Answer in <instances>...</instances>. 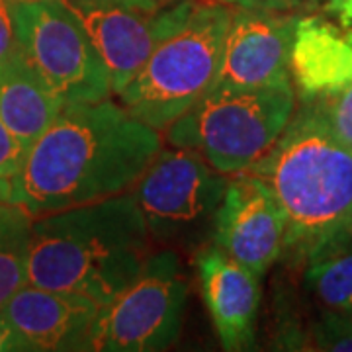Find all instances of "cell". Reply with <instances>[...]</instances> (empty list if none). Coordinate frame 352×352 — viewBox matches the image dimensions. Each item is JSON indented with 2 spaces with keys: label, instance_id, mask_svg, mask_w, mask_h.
<instances>
[{
  "label": "cell",
  "instance_id": "cell-5",
  "mask_svg": "<svg viewBox=\"0 0 352 352\" xmlns=\"http://www.w3.org/2000/svg\"><path fill=\"white\" fill-rule=\"evenodd\" d=\"M294 108L289 80L261 88H217L166 127V139L173 147L198 151L223 175H239L272 149Z\"/></svg>",
  "mask_w": 352,
  "mask_h": 352
},
{
  "label": "cell",
  "instance_id": "cell-4",
  "mask_svg": "<svg viewBox=\"0 0 352 352\" xmlns=\"http://www.w3.org/2000/svg\"><path fill=\"white\" fill-rule=\"evenodd\" d=\"M233 12L221 0H196L120 92L122 106L159 131L188 112L214 85Z\"/></svg>",
  "mask_w": 352,
  "mask_h": 352
},
{
  "label": "cell",
  "instance_id": "cell-9",
  "mask_svg": "<svg viewBox=\"0 0 352 352\" xmlns=\"http://www.w3.org/2000/svg\"><path fill=\"white\" fill-rule=\"evenodd\" d=\"M100 53L113 94L186 20L196 0H65Z\"/></svg>",
  "mask_w": 352,
  "mask_h": 352
},
{
  "label": "cell",
  "instance_id": "cell-26",
  "mask_svg": "<svg viewBox=\"0 0 352 352\" xmlns=\"http://www.w3.org/2000/svg\"><path fill=\"white\" fill-rule=\"evenodd\" d=\"M346 34H349V38L352 39V30H349V32H346Z\"/></svg>",
  "mask_w": 352,
  "mask_h": 352
},
{
  "label": "cell",
  "instance_id": "cell-16",
  "mask_svg": "<svg viewBox=\"0 0 352 352\" xmlns=\"http://www.w3.org/2000/svg\"><path fill=\"white\" fill-rule=\"evenodd\" d=\"M305 284L321 311L352 317V229L303 264Z\"/></svg>",
  "mask_w": 352,
  "mask_h": 352
},
{
  "label": "cell",
  "instance_id": "cell-11",
  "mask_svg": "<svg viewBox=\"0 0 352 352\" xmlns=\"http://www.w3.org/2000/svg\"><path fill=\"white\" fill-rule=\"evenodd\" d=\"M296 18L280 8L235 6L219 71L210 90L261 88L289 80Z\"/></svg>",
  "mask_w": 352,
  "mask_h": 352
},
{
  "label": "cell",
  "instance_id": "cell-18",
  "mask_svg": "<svg viewBox=\"0 0 352 352\" xmlns=\"http://www.w3.org/2000/svg\"><path fill=\"white\" fill-rule=\"evenodd\" d=\"M302 351L352 352V317L321 311L303 335Z\"/></svg>",
  "mask_w": 352,
  "mask_h": 352
},
{
  "label": "cell",
  "instance_id": "cell-14",
  "mask_svg": "<svg viewBox=\"0 0 352 352\" xmlns=\"http://www.w3.org/2000/svg\"><path fill=\"white\" fill-rule=\"evenodd\" d=\"M289 76L303 100H317L352 82V39L319 16L296 22L289 51Z\"/></svg>",
  "mask_w": 352,
  "mask_h": 352
},
{
  "label": "cell",
  "instance_id": "cell-22",
  "mask_svg": "<svg viewBox=\"0 0 352 352\" xmlns=\"http://www.w3.org/2000/svg\"><path fill=\"white\" fill-rule=\"evenodd\" d=\"M325 12L333 16L346 32L352 30V0H327Z\"/></svg>",
  "mask_w": 352,
  "mask_h": 352
},
{
  "label": "cell",
  "instance_id": "cell-7",
  "mask_svg": "<svg viewBox=\"0 0 352 352\" xmlns=\"http://www.w3.org/2000/svg\"><path fill=\"white\" fill-rule=\"evenodd\" d=\"M18 47L63 104L110 98L100 53L65 0H12Z\"/></svg>",
  "mask_w": 352,
  "mask_h": 352
},
{
  "label": "cell",
  "instance_id": "cell-15",
  "mask_svg": "<svg viewBox=\"0 0 352 352\" xmlns=\"http://www.w3.org/2000/svg\"><path fill=\"white\" fill-rule=\"evenodd\" d=\"M61 108L63 100L20 47L0 63V116L24 151L51 126Z\"/></svg>",
  "mask_w": 352,
  "mask_h": 352
},
{
  "label": "cell",
  "instance_id": "cell-24",
  "mask_svg": "<svg viewBox=\"0 0 352 352\" xmlns=\"http://www.w3.org/2000/svg\"><path fill=\"white\" fill-rule=\"evenodd\" d=\"M231 6H243V8H284L292 0H221Z\"/></svg>",
  "mask_w": 352,
  "mask_h": 352
},
{
  "label": "cell",
  "instance_id": "cell-20",
  "mask_svg": "<svg viewBox=\"0 0 352 352\" xmlns=\"http://www.w3.org/2000/svg\"><path fill=\"white\" fill-rule=\"evenodd\" d=\"M24 147L14 138L0 116V178H12L24 159Z\"/></svg>",
  "mask_w": 352,
  "mask_h": 352
},
{
  "label": "cell",
  "instance_id": "cell-6",
  "mask_svg": "<svg viewBox=\"0 0 352 352\" xmlns=\"http://www.w3.org/2000/svg\"><path fill=\"white\" fill-rule=\"evenodd\" d=\"M227 184V175L198 151L161 147L131 194L149 235L161 243L194 247L214 235L215 214Z\"/></svg>",
  "mask_w": 352,
  "mask_h": 352
},
{
  "label": "cell",
  "instance_id": "cell-17",
  "mask_svg": "<svg viewBox=\"0 0 352 352\" xmlns=\"http://www.w3.org/2000/svg\"><path fill=\"white\" fill-rule=\"evenodd\" d=\"M34 217L12 200L0 201V311L28 284Z\"/></svg>",
  "mask_w": 352,
  "mask_h": 352
},
{
  "label": "cell",
  "instance_id": "cell-8",
  "mask_svg": "<svg viewBox=\"0 0 352 352\" xmlns=\"http://www.w3.org/2000/svg\"><path fill=\"white\" fill-rule=\"evenodd\" d=\"M188 282L178 254H149L139 274L96 315L90 351L157 352L173 346L182 329Z\"/></svg>",
  "mask_w": 352,
  "mask_h": 352
},
{
  "label": "cell",
  "instance_id": "cell-3",
  "mask_svg": "<svg viewBox=\"0 0 352 352\" xmlns=\"http://www.w3.org/2000/svg\"><path fill=\"white\" fill-rule=\"evenodd\" d=\"M247 173L263 180L282 210L288 263L303 266L352 229V147L309 102Z\"/></svg>",
  "mask_w": 352,
  "mask_h": 352
},
{
  "label": "cell",
  "instance_id": "cell-2",
  "mask_svg": "<svg viewBox=\"0 0 352 352\" xmlns=\"http://www.w3.org/2000/svg\"><path fill=\"white\" fill-rule=\"evenodd\" d=\"M149 231L131 192L32 223L28 284L110 303L149 256Z\"/></svg>",
  "mask_w": 352,
  "mask_h": 352
},
{
  "label": "cell",
  "instance_id": "cell-23",
  "mask_svg": "<svg viewBox=\"0 0 352 352\" xmlns=\"http://www.w3.org/2000/svg\"><path fill=\"white\" fill-rule=\"evenodd\" d=\"M0 352H24L16 333L2 314H0Z\"/></svg>",
  "mask_w": 352,
  "mask_h": 352
},
{
  "label": "cell",
  "instance_id": "cell-25",
  "mask_svg": "<svg viewBox=\"0 0 352 352\" xmlns=\"http://www.w3.org/2000/svg\"><path fill=\"white\" fill-rule=\"evenodd\" d=\"M10 200V178H0V201Z\"/></svg>",
  "mask_w": 352,
  "mask_h": 352
},
{
  "label": "cell",
  "instance_id": "cell-13",
  "mask_svg": "<svg viewBox=\"0 0 352 352\" xmlns=\"http://www.w3.org/2000/svg\"><path fill=\"white\" fill-rule=\"evenodd\" d=\"M196 266L204 303L221 346L229 352L251 349L261 303V278L215 243L198 251Z\"/></svg>",
  "mask_w": 352,
  "mask_h": 352
},
{
  "label": "cell",
  "instance_id": "cell-10",
  "mask_svg": "<svg viewBox=\"0 0 352 352\" xmlns=\"http://www.w3.org/2000/svg\"><path fill=\"white\" fill-rule=\"evenodd\" d=\"M212 237L221 251L258 278L282 258L284 215L261 178L245 170L229 180Z\"/></svg>",
  "mask_w": 352,
  "mask_h": 352
},
{
  "label": "cell",
  "instance_id": "cell-1",
  "mask_svg": "<svg viewBox=\"0 0 352 352\" xmlns=\"http://www.w3.org/2000/svg\"><path fill=\"white\" fill-rule=\"evenodd\" d=\"M159 129L110 98L63 104L24 153L10 200L34 219L133 188L161 151Z\"/></svg>",
  "mask_w": 352,
  "mask_h": 352
},
{
  "label": "cell",
  "instance_id": "cell-21",
  "mask_svg": "<svg viewBox=\"0 0 352 352\" xmlns=\"http://www.w3.org/2000/svg\"><path fill=\"white\" fill-rule=\"evenodd\" d=\"M18 50L12 18V0H0V63Z\"/></svg>",
  "mask_w": 352,
  "mask_h": 352
},
{
  "label": "cell",
  "instance_id": "cell-12",
  "mask_svg": "<svg viewBox=\"0 0 352 352\" xmlns=\"http://www.w3.org/2000/svg\"><path fill=\"white\" fill-rule=\"evenodd\" d=\"M100 305L75 294L25 284L0 314L10 323L24 352L90 351Z\"/></svg>",
  "mask_w": 352,
  "mask_h": 352
},
{
  "label": "cell",
  "instance_id": "cell-19",
  "mask_svg": "<svg viewBox=\"0 0 352 352\" xmlns=\"http://www.w3.org/2000/svg\"><path fill=\"white\" fill-rule=\"evenodd\" d=\"M327 126L352 147V82L349 87L325 98L309 100Z\"/></svg>",
  "mask_w": 352,
  "mask_h": 352
}]
</instances>
